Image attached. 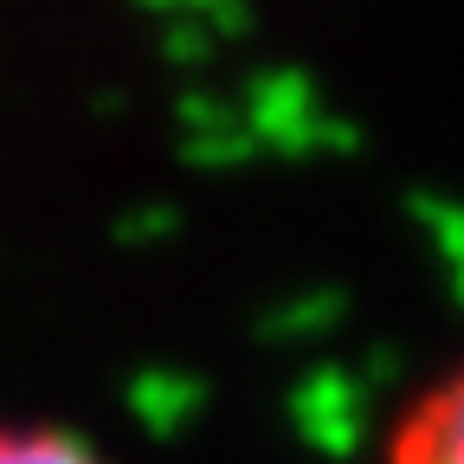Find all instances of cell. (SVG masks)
<instances>
[{"label":"cell","instance_id":"6da1fadb","mask_svg":"<svg viewBox=\"0 0 464 464\" xmlns=\"http://www.w3.org/2000/svg\"><path fill=\"white\" fill-rule=\"evenodd\" d=\"M387 464H464V362L413 393L387 432Z\"/></svg>","mask_w":464,"mask_h":464},{"label":"cell","instance_id":"7a4b0ae2","mask_svg":"<svg viewBox=\"0 0 464 464\" xmlns=\"http://www.w3.org/2000/svg\"><path fill=\"white\" fill-rule=\"evenodd\" d=\"M0 464H116V458L65 420L0 413Z\"/></svg>","mask_w":464,"mask_h":464}]
</instances>
